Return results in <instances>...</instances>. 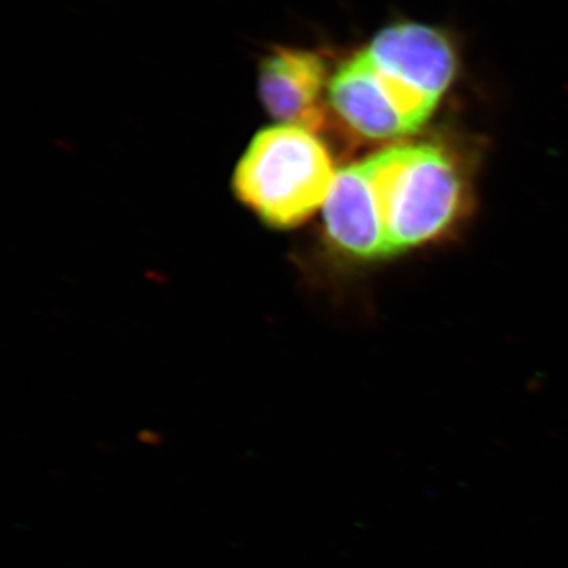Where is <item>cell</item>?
I'll use <instances>...</instances> for the list:
<instances>
[{
    "instance_id": "6da1fadb",
    "label": "cell",
    "mask_w": 568,
    "mask_h": 568,
    "mask_svg": "<svg viewBox=\"0 0 568 568\" xmlns=\"http://www.w3.org/2000/svg\"><path fill=\"white\" fill-rule=\"evenodd\" d=\"M458 71L446 32L399 22L336 69L328 102L346 126L366 140H399L429 121Z\"/></svg>"
},
{
    "instance_id": "7a4b0ae2",
    "label": "cell",
    "mask_w": 568,
    "mask_h": 568,
    "mask_svg": "<svg viewBox=\"0 0 568 568\" xmlns=\"http://www.w3.org/2000/svg\"><path fill=\"white\" fill-rule=\"evenodd\" d=\"M336 171L315 130L278 125L253 138L234 173L239 200L274 227H294L323 207Z\"/></svg>"
},
{
    "instance_id": "3957f363",
    "label": "cell",
    "mask_w": 568,
    "mask_h": 568,
    "mask_svg": "<svg viewBox=\"0 0 568 568\" xmlns=\"http://www.w3.org/2000/svg\"><path fill=\"white\" fill-rule=\"evenodd\" d=\"M383 197L388 252L398 254L433 241L462 209V174L435 144H403L372 155Z\"/></svg>"
},
{
    "instance_id": "277c9868",
    "label": "cell",
    "mask_w": 568,
    "mask_h": 568,
    "mask_svg": "<svg viewBox=\"0 0 568 568\" xmlns=\"http://www.w3.org/2000/svg\"><path fill=\"white\" fill-rule=\"evenodd\" d=\"M323 209L328 239L342 252L361 260L390 256L372 156L336 173Z\"/></svg>"
},
{
    "instance_id": "5b68a950",
    "label": "cell",
    "mask_w": 568,
    "mask_h": 568,
    "mask_svg": "<svg viewBox=\"0 0 568 568\" xmlns=\"http://www.w3.org/2000/svg\"><path fill=\"white\" fill-rule=\"evenodd\" d=\"M328 81L327 65L317 52L278 48L261 62L257 92L275 121L316 132L324 119Z\"/></svg>"
}]
</instances>
